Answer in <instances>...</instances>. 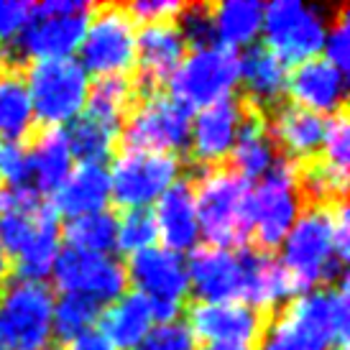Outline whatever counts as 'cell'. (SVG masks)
<instances>
[{"label":"cell","mask_w":350,"mask_h":350,"mask_svg":"<svg viewBox=\"0 0 350 350\" xmlns=\"http://www.w3.org/2000/svg\"><path fill=\"white\" fill-rule=\"evenodd\" d=\"M46 350H51V348H46Z\"/></svg>","instance_id":"cell-46"},{"label":"cell","mask_w":350,"mask_h":350,"mask_svg":"<svg viewBox=\"0 0 350 350\" xmlns=\"http://www.w3.org/2000/svg\"><path fill=\"white\" fill-rule=\"evenodd\" d=\"M156 238H161V248L182 253L195 251L200 241V223L195 207V185L192 179H176L164 195L156 200L154 210Z\"/></svg>","instance_id":"cell-22"},{"label":"cell","mask_w":350,"mask_h":350,"mask_svg":"<svg viewBox=\"0 0 350 350\" xmlns=\"http://www.w3.org/2000/svg\"><path fill=\"white\" fill-rule=\"evenodd\" d=\"M123 266L128 282H133L136 292L148 299L156 322H172L185 312L189 273L179 253L151 245L146 251L131 253Z\"/></svg>","instance_id":"cell-12"},{"label":"cell","mask_w":350,"mask_h":350,"mask_svg":"<svg viewBox=\"0 0 350 350\" xmlns=\"http://www.w3.org/2000/svg\"><path fill=\"white\" fill-rule=\"evenodd\" d=\"M263 5L258 0H225L213 3L215 41L223 46H251L261 33Z\"/></svg>","instance_id":"cell-29"},{"label":"cell","mask_w":350,"mask_h":350,"mask_svg":"<svg viewBox=\"0 0 350 350\" xmlns=\"http://www.w3.org/2000/svg\"><path fill=\"white\" fill-rule=\"evenodd\" d=\"M126 8L136 18V23H154V21H174V16L182 8V3H172V0H141V3H131Z\"/></svg>","instance_id":"cell-41"},{"label":"cell","mask_w":350,"mask_h":350,"mask_svg":"<svg viewBox=\"0 0 350 350\" xmlns=\"http://www.w3.org/2000/svg\"><path fill=\"white\" fill-rule=\"evenodd\" d=\"M36 131L23 64L10 62L0 69V144H26Z\"/></svg>","instance_id":"cell-27"},{"label":"cell","mask_w":350,"mask_h":350,"mask_svg":"<svg viewBox=\"0 0 350 350\" xmlns=\"http://www.w3.org/2000/svg\"><path fill=\"white\" fill-rule=\"evenodd\" d=\"M348 251V204H301L292 230L284 238V253L279 261L301 294L342 282Z\"/></svg>","instance_id":"cell-1"},{"label":"cell","mask_w":350,"mask_h":350,"mask_svg":"<svg viewBox=\"0 0 350 350\" xmlns=\"http://www.w3.org/2000/svg\"><path fill=\"white\" fill-rule=\"evenodd\" d=\"M266 131L279 156L299 164V161H310L314 156H320L325 118L307 107L294 105L289 100H282L266 113Z\"/></svg>","instance_id":"cell-19"},{"label":"cell","mask_w":350,"mask_h":350,"mask_svg":"<svg viewBox=\"0 0 350 350\" xmlns=\"http://www.w3.org/2000/svg\"><path fill=\"white\" fill-rule=\"evenodd\" d=\"M51 273L64 294L88 297L98 301L100 307L116 301L120 294H126L128 286L126 266L118 258L103 253L75 251V248L59 251Z\"/></svg>","instance_id":"cell-14"},{"label":"cell","mask_w":350,"mask_h":350,"mask_svg":"<svg viewBox=\"0 0 350 350\" xmlns=\"http://www.w3.org/2000/svg\"><path fill=\"white\" fill-rule=\"evenodd\" d=\"M192 185H195L200 235H204L207 245L228 248V251L248 245L251 182L228 164H220L210 169H197Z\"/></svg>","instance_id":"cell-3"},{"label":"cell","mask_w":350,"mask_h":350,"mask_svg":"<svg viewBox=\"0 0 350 350\" xmlns=\"http://www.w3.org/2000/svg\"><path fill=\"white\" fill-rule=\"evenodd\" d=\"M245 100V98H243ZM282 156L266 131V113L245 100V116L235 138V146L225 164L235 169L243 179H261Z\"/></svg>","instance_id":"cell-25"},{"label":"cell","mask_w":350,"mask_h":350,"mask_svg":"<svg viewBox=\"0 0 350 350\" xmlns=\"http://www.w3.org/2000/svg\"><path fill=\"white\" fill-rule=\"evenodd\" d=\"M241 82V54L223 44L189 49L169 77L172 98L189 110L235 95Z\"/></svg>","instance_id":"cell-9"},{"label":"cell","mask_w":350,"mask_h":350,"mask_svg":"<svg viewBox=\"0 0 350 350\" xmlns=\"http://www.w3.org/2000/svg\"><path fill=\"white\" fill-rule=\"evenodd\" d=\"M187 273L197 301H243V261L238 248L197 245L189 256Z\"/></svg>","instance_id":"cell-18"},{"label":"cell","mask_w":350,"mask_h":350,"mask_svg":"<svg viewBox=\"0 0 350 350\" xmlns=\"http://www.w3.org/2000/svg\"><path fill=\"white\" fill-rule=\"evenodd\" d=\"M95 3L85 0H46L31 3L29 18L13 41L8 59L21 64L23 59H57L69 57L79 46L92 16Z\"/></svg>","instance_id":"cell-4"},{"label":"cell","mask_w":350,"mask_h":350,"mask_svg":"<svg viewBox=\"0 0 350 350\" xmlns=\"http://www.w3.org/2000/svg\"><path fill=\"white\" fill-rule=\"evenodd\" d=\"M156 241V220L154 210L141 207V210H123L118 217V248L128 256L151 248Z\"/></svg>","instance_id":"cell-34"},{"label":"cell","mask_w":350,"mask_h":350,"mask_svg":"<svg viewBox=\"0 0 350 350\" xmlns=\"http://www.w3.org/2000/svg\"><path fill=\"white\" fill-rule=\"evenodd\" d=\"M189 330L215 345L253 348L263 332L266 317L245 301H195L189 307Z\"/></svg>","instance_id":"cell-17"},{"label":"cell","mask_w":350,"mask_h":350,"mask_svg":"<svg viewBox=\"0 0 350 350\" xmlns=\"http://www.w3.org/2000/svg\"><path fill=\"white\" fill-rule=\"evenodd\" d=\"M241 261H243V301L253 310L271 314L286 301L297 297L289 271L282 266V261L273 253L258 251L253 245H243Z\"/></svg>","instance_id":"cell-21"},{"label":"cell","mask_w":350,"mask_h":350,"mask_svg":"<svg viewBox=\"0 0 350 350\" xmlns=\"http://www.w3.org/2000/svg\"><path fill=\"white\" fill-rule=\"evenodd\" d=\"M31 3L21 0H0V44L16 39L29 18Z\"/></svg>","instance_id":"cell-40"},{"label":"cell","mask_w":350,"mask_h":350,"mask_svg":"<svg viewBox=\"0 0 350 350\" xmlns=\"http://www.w3.org/2000/svg\"><path fill=\"white\" fill-rule=\"evenodd\" d=\"M98 325L100 335H105L116 350H136L138 342L154 327L151 304L138 292L120 294L116 301L107 304L105 312H100Z\"/></svg>","instance_id":"cell-28"},{"label":"cell","mask_w":350,"mask_h":350,"mask_svg":"<svg viewBox=\"0 0 350 350\" xmlns=\"http://www.w3.org/2000/svg\"><path fill=\"white\" fill-rule=\"evenodd\" d=\"M54 292L46 282L13 279L0 292V348L46 350L51 348Z\"/></svg>","instance_id":"cell-7"},{"label":"cell","mask_w":350,"mask_h":350,"mask_svg":"<svg viewBox=\"0 0 350 350\" xmlns=\"http://www.w3.org/2000/svg\"><path fill=\"white\" fill-rule=\"evenodd\" d=\"M8 64V51H3V46H0V69Z\"/></svg>","instance_id":"cell-45"},{"label":"cell","mask_w":350,"mask_h":350,"mask_svg":"<svg viewBox=\"0 0 350 350\" xmlns=\"http://www.w3.org/2000/svg\"><path fill=\"white\" fill-rule=\"evenodd\" d=\"M62 238L67 248L110 256L118 248V215L113 210H100L69 217L62 228Z\"/></svg>","instance_id":"cell-31"},{"label":"cell","mask_w":350,"mask_h":350,"mask_svg":"<svg viewBox=\"0 0 350 350\" xmlns=\"http://www.w3.org/2000/svg\"><path fill=\"white\" fill-rule=\"evenodd\" d=\"M187 51V41L174 21L141 23L136 33V69L131 75L138 98L161 92Z\"/></svg>","instance_id":"cell-16"},{"label":"cell","mask_w":350,"mask_h":350,"mask_svg":"<svg viewBox=\"0 0 350 350\" xmlns=\"http://www.w3.org/2000/svg\"><path fill=\"white\" fill-rule=\"evenodd\" d=\"M110 202V174L105 164H77L54 192L51 207L57 215H79L107 210Z\"/></svg>","instance_id":"cell-26"},{"label":"cell","mask_w":350,"mask_h":350,"mask_svg":"<svg viewBox=\"0 0 350 350\" xmlns=\"http://www.w3.org/2000/svg\"><path fill=\"white\" fill-rule=\"evenodd\" d=\"M325 59L345 75L350 67V5L340 3L330 13V26L325 33Z\"/></svg>","instance_id":"cell-37"},{"label":"cell","mask_w":350,"mask_h":350,"mask_svg":"<svg viewBox=\"0 0 350 350\" xmlns=\"http://www.w3.org/2000/svg\"><path fill=\"white\" fill-rule=\"evenodd\" d=\"M0 350H3V348H0Z\"/></svg>","instance_id":"cell-47"},{"label":"cell","mask_w":350,"mask_h":350,"mask_svg":"<svg viewBox=\"0 0 350 350\" xmlns=\"http://www.w3.org/2000/svg\"><path fill=\"white\" fill-rule=\"evenodd\" d=\"M200 350H253V348H238V345H215V342H207L204 348Z\"/></svg>","instance_id":"cell-44"},{"label":"cell","mask_w":350,"mask_h":350,"mask_svg":"<svg viewBox=\"0 0 350 350\" xmlns=\"http://www.w3.org/2000/svg\"><path fill=\"white\" fill-rule=\"evenodd\" d=\"M192 110L179 100L164 92H154L138 98L128 118L120 126L118 144L120 148H141V151H161V154H182L189 144Z\"/></svg>","instance_id":"cell-10"},{"label":"cell","mask_w":350,"mask_h":350,"mask_svg":"<svg viewBox=\"0 0 350 350\" xmlns=\"http://www.w3.org/2000/svg\"><path fill=\"white\" fill-rule=\"evenodd\" d=\"M286 95L294 105L307 107L317 116H332L338 110H345L348 79L327 59L312 57L286 75Z\"/></svg>","instance_id":"cell-20"},{"label":"cell","mask_w":350,"mask_h":350,"mask_svg":"<svg viewBox=\"0 0 350 350\" xmlns=\"http://www.w3.org/2000/svg\"><path fill=\"white\" fill-rule=\"evenodd\" d=\"M26 151L31 166V189H36L39 195L46 192L54 195L59 185L69 176L75 161L64 128L36 126V131L26 141Z\"/></svg>","instance_id":"cell-23"},{"label":"cell","mask_w":350,"mask_h":350,"mask_svg":"<svg viewBox=\"0 0 350 350\" xmlns=\"http://www.w3.org/2000/svg\"><path fill=\"white\" fill-rule=\"evenodd\" d=\"M138 92L131 75H107L98 77L95 85H90L88 98V116L103 120L105 126L116 128L120 133V126L128 118L131 107L136 105Z\"/></svg>","instance_id":"cell-30"},{"label":"cell","mask_w":350,"mask_h":350,"mask_svg":"<svg viewBox=\"0 0 350 350\" xmlns=\"http://www.w3.org/2000/svg\"><path fill=\"white\" fill-rule=\"evenodd\" d=\"M136 350H197V338L182 320L159 322L146 332Z\"/></svg>","instance_id":"cell-38"},{"label":"cell","mask_w":350,"mask_h":350,"mask_svg":"<svg viewBox=\"0 0 350 350\" xmlns=\"http://www.w3.org/2000/svg\"><path fill=\"white\" fill-rule=\"evenodd\" d=\"M301 192L297 182V164L289 159H279L276 164L251 187L248 195V245L258 251L273 253L292 230L294 220L301 210Z\"/></svg>","instance_id":"cell-6"},{"label":"cell","mask_w":350,"mask_h":350,"mask_svg":"<svg viewBox=\"0 0 350 350\" xmlns=\"http://www.w3.org/2000/svg\"><path fill=\"white\" fill-rule=\"evenodd\" d=\"M23 77L36 126L64 128L82 116L90 98V75L77 59H36L23 69Z\"/></svg>","instance_id":"cell-5"},{"label":"cell","mask_w":350,"mask_h":350,"mask_svg":"<svg viewBox=\"0 0 350 350\" xmlns=\"http://www.w3.org/2000/svg\"><path fill=\"white\" fill-rule=\"evenodd\" d=\"M62 350H116V348L107 342L105 335H100L98 330H90V332H85V335L75 338V340L64 342Z\"/></svg>","instance_id":"cell-42"},{"label":"cell","mask_w":350,"mask_h":350,"mask_svg":"<svg viewBox=\"0 0 350 350\" xmlns=\"http://www.w3.org/2000/svg\"><path fill=\"white\" fill-rule=\"evenodd\" d=\"M245 116L243 95H228L213 105L202 107L189 126V159L197 169H210L228 161L235 146Z\"/></svg>","instance_id":"cell-15"},{"label":"cell","mask_w":350,"mask_h":350,"mask_svg":"<svg viewBox=\"0 0 350 350\" xmlns=\"http://www.w3.org/2000/svg\"><path fill=\"white\" fill-rule=\"evenodd\" d=\"M348 282L301 292L266 317L258 350H348Z\"/></svg>","instance_id":"cell-2"},{"label":"cell","mask_w":350,"mask_h":350,"mask_svg":"<svg viewBox=\"0 0 350 350\" xmlns=\"http://www.w3.org/2000/svg\"><path fill=\"white\" fill-rule=\"evenodd\" d=\"M110 174V200L120 210H141L156 202L182 174V156L141 148H120Z\"/></svg>","instance_id":"cell-13"},{"label":"cell","mask_w":350,"mask_h":350,"mask_svg":"<svg viewBox=\"0 0 350 350\" xmlns=\"http://www.w3.org/2000/svg\"><path fill=\"white\" fill-rule=\"evenodd\" d=\"M69 141V151L79 164H105L118 148V133L116 128L105 126L103 120L92 116L75 118L69 128L64 131Z\"/></svg>","instance_id":"cell-32"},{"label":"cell","mask_w":350,"mask_h":350,"mask_svg":"<svg viewBox=\"0 0 350 350\" xmlns=\"http://www.w3.org/2000/svg\"><path fill=\"white\" fill-rule=\"evenodd\" d=\"M286 64L269 46L253 44L241 54V79L243 98L258 110L269 113L286 95Z\"/></svg>","instance_id":"cell-24"},{"label":"cell","mask_w":350,"mask_h":350,"mask_svg":"<svg viewBox=\"0 0 350 350\" xmlns=\"http://www.w3.org/2000/svg\"><path fill=\"white\" fill-rule=\"evenodd\" d=\"M98 301L77 294H64L59 301H54V314H51V335L59 342H69L92 330V325L100 320Z\"/></svg>","instance_id":"cell-33"},{"label":"cell","mask_w":350,"mask_h":350,"mask_svg":"<svg viewBox=\"0 0 350 350\" xmlns=\"http://www.w3.org/2000/svg\"><path fill=\"white\" fill-rule=\"evenodd\" d=\"M0 185L31 187V166L26 144H0Z\"/></svg>","instance_id":"cell-39"},{"label":"cell","mask_w":350,"mask_h":350,"mask_svg":"<svg viewBox=\"0 0 350 350\" xmlns=\"http://www.w3.org/2000/svg\"><path fill=\"white\" fill-rule=\"evenodd\" d=\"M10 273H13V263H10L8 253L3 251V245H0V284L8 282Z\"/></svg>","instance_id":"cell-43"},{"label":"cell","mask_w":350,"mask_h":350,"mask_svg":"<svg viewBox=\"0 0 350 350\" xmlns=\"http://www.w3.org/2000/svg\"><path fill=\"white\" fill-rule=\"evenodd\" d=\"M174 23L182 39L187 41V49H200L217 44L213 29V3H182Z\"/></svg>","instance_id":"cell-35"},{"label":"cell","mask_w":350,"mask_h":350,"mask_svg":"<svg viewBox=\"0 0 350 350\" xmlns=\"http://www.w3.org/2000/svg\"><path fill=\"white\" fill-rule=\"evenodd\" d=\"M332 8L327 5H304L299 0H273L263 5L261 31L266 46L284 64H301L312 59L325 44Z\"/></svg>","instance_id":"cell-11"},{"label":"cell","mask_w":350,"mask_h":350,"mask_svg":"<svg viewBox=\"0 0 350 350\" xmlns=\"http://www.w3.org/2000/svg\"><path fill=\"white\" fill-rule=\"evenodd\" d=\"M320 159L325 164L348 176L350 164V123L348 113L338 110L325 120V136H322Z\"/></svg>","instance_id":"cell-36"},{"label":"cell","mask_w":350,"mask_h":350,"mask_svg":"<svg viewBox=\"0 0 350 350\" xmlns=\"http://www.w3.org/2000/svg\"><path fill=\"white\" fill-rule=\"evenodd\" d=\"M138 23L120 3L92 5L88 31L79 41V64L100 77L133 75L136 69Z\"/></svg>","instance_id":"cell-8"}]
</instances>
